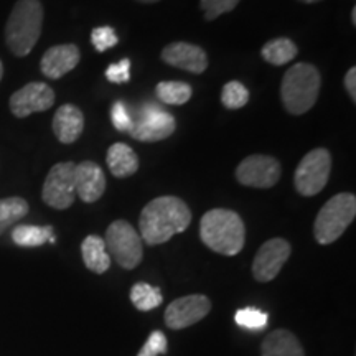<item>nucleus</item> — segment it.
Wrapping results in <instances>:
<instances>
[{
  "mask_svg": "<svg viewBox=\"0 0 356 356\" xmlns=\"http://www.w3.org/2000/svg\"><path fill=\"white\" fill-rule=\"evenodd\" d=\"M234 322L239 327L248 328V330H262L269 323V317L266 312H262L256 307H246V309H239L234 315Z\"/></svg>",
  "mask_w": 356,
  "mask_h": 356,
  "instance_id": "obj_27",
  "label": "nucleus"
},
{
  "mask_svg": "<svg viewBox=\"0 0 356 356\" xmlns=\"http://www.w3.org/2000/svg\"><path fill=\"white\" fill-rule=\"evenodd\" d=\"M282 165L275 157L264 154H252L236 168V178L244 186L251 188H273L279 184Z\"/></svg>",
  "mask_w": 356,
  "mask_h": 356,
  "instance_id": "obj_10",
  "label": "nucleus"
},
{
  "mask_svg": "<svg viewBox=\"0 0 356 356\" xmlns=\"http://www.w3.org/2000/svg\"><path fill=\"white\" fill-rule=\"evenodd\" d=\"M241 2V0H202L200 6L204 12V19L208 22L218 19V17L225 15V13L233 12L236 6Z\"/></svg>",
  "mask_w": 356,
  "mask_h": 356,
  "instance_id": "obj_28",
  "label": "nucleus"
},
{
  "mask_svg": "<svg viewBox=\"0 0 356 356\" xmlns=\"http://www.w3.org/2000/svg\"><path fill=\"white\" fill-rule=\"evenodd\" d=\"M84 131L83 111L74 104H63L53 118V132L61 144H73Z\"/></svg>",
  "mask_w": 356,
  "mask_h": 356,
  "instance_id": "obj_17",
  "label": "nucleus"
},
{
  "mask_svg": "<svg viewBox=\"0 0 356 356\" xmlns=\"http://www.w3.org/2000/svg\"><path fill=\"white\" fill-rule=\"evenodd\" d=\"M345 89L351 97V101L356 102V68L351 66V68L346 71L345 74Z\"/></svg>",
  "mask_w": 356,
  "mask_h": 356,
  "instance_id": "obj_33",
  "label": "nucleus"
},
{
  "mask_svg": "<svg viewBox=\"0 0 356 356\" xmlns=\"http://www.w3.org/2000/svg\"><path fill=\"white\" fill-rule=\"evenodd\" d=\"M351 24L356 26V7L351 8Z\"/></svg>",
  "mask_w": 356,
  "mask_h": 356,
  "instance_id": "obj_34",
  "label": "nucleus"
},
{
  "mask_svg": "<svg viewBox=\"0 0 356 356\" xmlns=\"http://www.w3.org/2000/svg\"><path fill=\"white\" fill-rule=\"evenodd\" d=\"M91 43L97 51H106L119 43L113 26H96L91 32Z\"/></svg>",
  "mask_w": 356,
  "mask_h": 356,
  "instance_id": "obj_29",
  "label": "nucleus"
},
{
  "mask_svg": "<svg viewBox=\"0 0 356 356\" xmlns=\"http://www.w3.org/2000/svg\"><path fill=\"white\" fill-rule=\"evenodd\" d=\"M2 78H3V65L2 61H0V81H2Z\"/></svg>",
  "mask_w": 356,
  "mask_h": 356,
  "instance_id": "obj_36",
  "label": "nucleus"
},
{
  "mask_svg": "<svg viewBox=\"0 0 356 356\" xmlns=\"http://www.w3.org/2000/svg\"><path fill=\"white\" fill-rule=\"evenodd\" d=\"M111 122L114 124V127L119 132H129L132 127V115L129 114L126 104L121 101H118L111 108Z\"/></svg>",
  "mask_w": 356,
  "mask_h": 356,
  "instance_id": "obj_31",
  "label": "nucleus"
},
{
  "mask_svg": "<svg viewBox=\"0 0 356 356\" xmlns=\"http://www.w3.org/2000/svg\"><path fill=\"white\" fill-rule=\"evenodd\" d=\"M261 356H305L304 346L292 332L274 330L264 338L261 345Z\"/></svg>",
  "mask_w": 356,
  "mask_h": 356,
  "instance_id": "obj_18",
  "label": "nucleus"
},
{
  "mask_svg": "<svg viewBox=\"0 0 356 356\" xmlns=\"http://www.w3.org/2000/svg\"><path fill=\"white\" fill-rule=\"evenodd\" d=\"M300 2H304V3H317V2H322V0H300Z\"/></svg>",
  "mask_w": 356,
  "mask_h": 356,
  "instance_id": "obj_35",
  "label": "nucleus"
},
{
  "mask_svg": "<svg viewBox=\"0 0 356 356\" xmlns=\"http://www.w3.org/2000/svg\"><path fill=\"white\" fill-rule=\"evenodd\" d=\"M322 76L310 63H297L287 70L280 84V97L289 114L302 115L314 108L318 99Z\"/></svg>",
  "mask_w": 356,
  "mask_h": 356,
  "instance_id": "obj_4",
  "label": "nucleus"
},
{
  "mask_svg": "<svg viewBox=\"0 0 356 356\" xmlns=\"http://www.w3.org/2000/svg\"><path fill=\"white\" fill-rule=\"evenodd\" d=\"M249 91L243 83L229 81L222 86L221 91V104L226 109H241L248 104Z\"/></svg>",
  "mask_w": 356,
  "mask_h": 356,
  "instance_id": "obj_26",
  "label": "nucleus"
},
{
  "mask_svg": "<svg viewBox=\"0 0 356 356\" xmlns=\"http://www.w3.org/2000/svg\"><path fill=\"white\" fill-rule=\"evenodd\" d=\"M12 241L20 248H38L47 243H55L53 226L19 225L12 229Z\"/></svg>",
  "mask_w": 356,
  "mask_h": 356,
  "instance_id": "obj_21",
  "label": "nucleus"
},
{
  "mask_svg": "<svg viewBox=\"0 0 356 356\" xmlns=\"http://www.w3.org/2000/svg\"><path fill=\"white\" fill-rule=\"evenodd\" d=\"M29 203L25 198L10 197L0 200V236L29 215Z\"/></svg>",
  "mask_w": 356,
  "mask_h": 356,
  "instance_id": "obj_23",
  "label": "nucleus"
},
{
  "mask_svg": "<svg viewBox=\"0 0 356 356\" xmlns=\"http://www.w3.org/2000/svg\"><path fill=\"white\" fill-rule=\"evenodd\" d=\"M81 256L84 266L91 273L104 274L111 267V256L101 236L89 234L81 244Z\"/></svg>",
  "mask_w": 356,
  "mask_h": 356,
  "instance_id": "obj_20",
  "label": "nucleus"
},
{
  "mask_svg": "<svg viewBox=\"0 0 356 356\" xmlns=\"http://www.w3.org/2000/svg\"><path fill=\"white\" fill-rule=\"evenodd\" d=\"M356 216V197L353 193H338L323 204L314 225L315 241L322 246L340 239Z\"/></svg>",
  "mask_w": 356,
  "mask_h": 356,
  "instance_id": "obj_5",
  "label": "nucleus"
},
{
  "mask_svg": "<svg viewBox=\"0 0 356 356\" xmlns=\"http://www.w3.org/2000/svg\"><path fill=\"white\" fill-rule=\"evenodd\" d=\"M291 252V243L284 238H273L262 244L252 261V275L257 282H270L277 277Z\"/></svg>",
  "mask_w": 356,
  "mask_h": 356,
  "instance_id": "obj_11",
  "label": "nucleus"
},
{
  "mask_svg": "<svg viewBox=\"0 0 356 356\" xmlns=\"http://www.w3.org/2000/svg\"><path fill=\"white\" fill-rule=\"evenodd\" d=\"M43 26V6L40 0H19L6 25V42L13 55L24 58L37 44Z\"/></svg>",
  "mask_w": 356,
  "mask_h": 356,
  "instance_id": "obj_3",
  "label": "nucleus"
},
{
  "mask_svg": "<svg viewBox=\"0 0 356 356\" xmlns=\"http://www.w3.org/2000/svg\"><path fill=\"white\" fill-rule=\"evenodd\" d=\"M131 302L137 310L150 312L163 302L162 291L147 282H137L131 289Z\"/></svg>",
  "mask_w": 356,
  "mask_h": 356,
  "instance_id": "obj_25",
  "label": "nucleus"
},
{
  "mask_svg": "<svg viewBox=\"0 0 356 356\" xmlns=\"http://www.w3.org/2000/svg\"><path fill=\"white\" fill-rule=\"evenodd\" d=\"M104 243L109 256H113V259L122 269L132 270L140 264L144 256V246H142L144 241L129 221L115 220L111 222L109 228L106 229Z\"/></svg>",
  "mask_w": 356,
  "mask_h": 356,
  "instance_id": "obj_6",
  "label": "nucleus"
},
{
  "mask_svg": "<svg viewBox=\"0 0 356 356\" xmlns=\"http://www.w3.org/2000/svg\"><path fill=\"white\" fill-rule=\"evenodd\" d=\"M211 300L202 293L175 299L165 310V325L172 330H184L198 323L210 314Z\"/></svg>",
  "mask_w": 356,
  "mask_h": 356,
  "instance_id": "obj_12",
  "label": "nucleus"
},
{
  "mask_svg": "<svg viewBox=\"0 0 356 356\" xmlns=\"http://www.w3.org/2000/svg\"><path fill=\"white\" fill-rule=\"evenodd\" d=\"M74 186H76V197L84 203H95L106 191V175L102 168L96 162L84 160L76 163L74 168Z\"/></svg>",
  "mask_w": 356,
  "mask_h": 356,
  "instance_id": "obj_16",
  "label": "nucleus"
},
{
  "mask_svg": "<svg viewBox=\"0 0 356 356\" xmlns=\"http://www.w3.org/2000/svg\"><path fill=\"white\" fill-rule=\"evenodd\" d=\"M200 238L211 251L222 256H236L246 241V228L241 216L233 210L215 208L200 221Z\"/></svg>",
  "mask_w": 356,
  "mask_h": 356,
  "instance_id": "obj_2",
  "label": "nucleus"
},
{
  "mask_svg": "<svg viewBox=\"0 0 356 356\" xmlns=\"http://www.w3.org/2000/svg\"><path fill=\"white\" fill-rule=\"evenodd\" d=\"M332 154L327 149H314L304 155L293 175V186L302 197H315L328 184Z\"/></svg>",
  "mask_w": 356,
  "mask_h": 356,
  "instance_id": "obj_7",
  "label": "nucleus"
},
{
  "mask_svg": "<svg viewBox=\"0 0 356 356\" xmlns=\"http://www.w3.org/2000/svg\"><path fill=\"white\" fill-rule=\"evenodd\" d=\"M162 61L173 68L188 71L193 74H202L208 68V55L202 47L186 42H175L167 44L162 50Z\"/></svg>",
  "mask_w": 356,
  "mask_h": 356,
  "instance_id": "obj_14",
  "label": "nucleus"
},
{
  "mask_svg": "<svg viewBox=\"0 0 356 356\" xmlns=\"http://www.w3.org/2000/svg\"><path fill=\"white\" fill-rule=\"evenodd\" d=\"M261 55L267 63L274 66H284L299 55V48H297V44L291 38L280 37L267 42L261 48Z\"/></svg>",
  "mask_w": 356,
  "mask_h": 356,
  "instance_id": "obj_22",
  "label": "nucleus"
},
{
  "mask_svg": "<svg viewBox=\"0 0 356 356\" xmlns=\"http://www.w3.org/2000/svg\"><path fill=\"white\" fill-rule=\"evenodd\" d=\"M190 222L188 204L178 197L165 195L145 204L139 216V234L145 244L159 246L170 241L175 234L184 233Z\"/></svg>",
  "mask_w": 356,
  "mask_h": 356,
  "instance_id": "obj_1",
  "label": "nucleus"
},
{
  "mask_svg": "<svg viewBox=\"0 0 356 356\" xmlns=\"http://www.w3.org/2000/svg\"><path fill=\"white\" fill-rule=\"evenodd\" d=\"M74 162H60L48 172L42 188V200L55 210H68L76 198L74 186Z\"/></svg>",
  "mask_w": 356,
  "mask_h": 356,
  "instance_id": "obj_8",
  "label": "nucleus"
},
{
  "mask_svg": "<svg viewBox=\"0 0 356 356\" xmlns=\"http://www.w3.org/2000/svg\"><path fill=\"white\" fill-rule=\"evenodd\" d=\"M155 95L163 104L181 106L190 101L193 89L184 81H162L155 88Z\"/></svg>",
  "mask_w": 356,
  "mask_h": 356,
  "instance_id": "obj_24",
  "label": "nucleus"
},
{
  "mask_svg": "<svg viewBox=\"0 0 356 356\" xmlns=\"http://www.w3.org/2000/svg\"><path fill=\"white\" fill-rule=\"evenodd\" d=\"M106 163L115 178L131 177L139 170V157L134 152L132 147L124 144V142H115L109 147Z\"/></svg>",
  "mask_w": 356,
  "mask_h": 356,
  "instance_id": "obj_19",
  "label": "nucleus"
},
{
  "mask_svg": "<svg viewBox=\"0 0 356 356\" xmlns=\"http://www.w3.org/2000/svg\"><path fill=\"white\" fill-rule=\"evenodd\" d=\"M177 129L175 118L157 104L142 106L136 119H132V127L129 134L140 142H159L170 137Z\"/></svg>",
  "mask_w": 356,
  "mask_h": 356,
  "instance_id": "obj_9",
  "label": "nucleus"
},
{
  "mask_svg": "<svg viewBox=\"0 0 356 356\" xmlns=\"http://www.w3.org/2000/svg\"><path fill=\"white\" fill-rule=\"evenodd\" d=\"M139 2H142V3H155V2H159V0H139Z\"/></svg>",
  "mask_w": 356,
  "mask_h": 356,
  "instance_id": "obj_37",
  "label": "nucleus"
},
{
  "mask_svg": "<svg viewBox=\"0 0 356 356\" xmlns=\"http://www.w3.org/2000/svg\"><path fill=\"white\" fill-rule=\"evenodd\" d=\"M168 350V341L165 333L155 330L147 338V341L142 346L137 356H160V355H165Z\"/></svg>",
  "mask_w": 356,
  "mask_h": 356,
  "instance_id": "obj_30",
  "label": "nucleus"
},
{
  "mask_svg": "<svg viewBox=\"0 0 356 356\" xmlns=\"http://www.w3.org/2000/svg\"><path fill=\"white\" fill-rule=\"evenodd\" d=\"M79 60H81V51L76 44H56L44 51L40 61V70L47 78L60 79L76 68Z\"/></svg>",
  "mask_w": 356,
  "mask_h": 356,
  "instance_id": "obj_15",
  "label": "nucleus"
},
{
  "mask_svg": "<svg viewBox=\"0 0 356 356\" xmlns=\"http://www.w3.org/2000/svg\"><path fill=\"white\" fill-rule=\"evenodd\" d=\"M55 104V91L47 83H29L10 96L8 106L15 118L24 119L35 113H43Z\"/></svg>",
  "mask_w": 356,
  "mask_h": 356,
  "instance_id": "obj_13",
  "label": "nucleus"
},
{
  "mask_svg": "<svg viewBox=\"0 0 356 356\" xmlns=\"http://www.w3.org/2000/svg\"><path fill=\"white\" fill-rule=\"evenodd\" d=\"M106 78H108V81L114 84L127 83L131 79V61L126 58V60L109 65L108 70H106Z\"/></svg>",
  "mask_w": 356,
  "mask_h": 356,
  "instance_id": "obj_32",
  "label": "nucleus"
}]
</instances>
